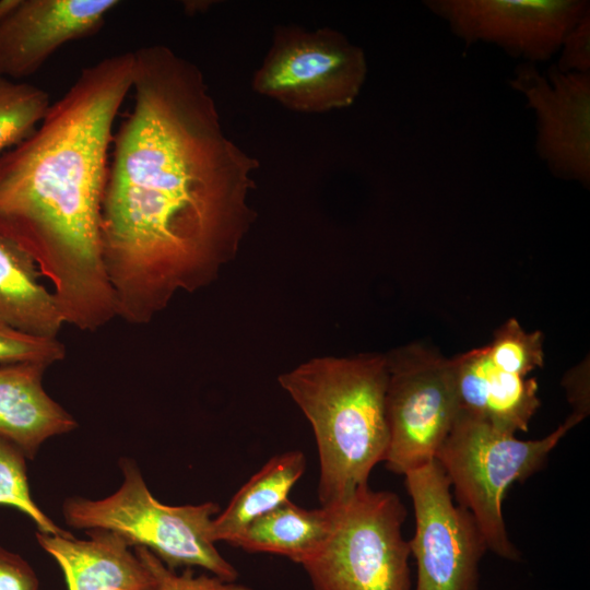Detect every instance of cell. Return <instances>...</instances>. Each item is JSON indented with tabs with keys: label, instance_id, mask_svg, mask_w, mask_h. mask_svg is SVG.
<instances>
[{
	"label": "cell",
	"instance_id": "cb8c5ba5",
	"mask_svg": "<svg viewBox=\"0 0 590 590\" xmlns=\"http://www.w3.org/2000/svg\"><path fill=\"white\" fill-rule=\"evenodd\" d=\"M555 67L560 72L590 73V10L567 33Z\"/></svg>",
	"mask_w": 590,
	"mask_h": 590
},
{
	"label": "cell",
	"instance_id": "8fae6325",
	"mask_svg": "<svg viewBox=\"0 0 590 590\" xmlns=\"http://www.w3.org/2000/svg\"><path fill=\"white\" fill-rule=\"evenodd\" d=\"M509 85L536 117L535 149L557 178L590 182V73L560 72L551 64L516 66Z\"/></svg>",
	"mask_w": 590,
	"mask_h": 590
},
{
	"label": "cell",
	"instance_id": "5bb4252c",
	"mask_svg": "<svg viewBox=\"0 0 590 590\" xmlns=\"http://www.w3.org/2000/svg\"><path fill=\"white\" fill-rule=\"evenodd\" d=\"M88 539L37 532L38 544L58 563L69 590H156L146 565L119 535L101 529Z\"/></svg>",
	"mask_w": 590,
	"mask_h": 590
},
{
	"label": "cell",
	"instance_id": "ffe728a7",
	"mask_svg": "<svg viewBox=\"0 0 590 590\" xmlns=\"http://www.w3.org/2000/svg\"><path fill=\"white\" fill-rule=\"evenodd\" d=\"M26 456L11 440L0 435V506L15 508L37 527V532L69 536L34 502L27 477Z\"/></svg>",
	"mask_w": 590,
	"mask_h": 590
},
{
	"label": "cell",
	"instance_id": "9c48e42d",
	"mask_svg": "<svg viewBox=\"0 0 590 590\" xmlns=\"http://www.w3.org/2000/svg\"><path fill=\"white\" fill-rule=\"evenodd\" d=\"M404 476L415 516L413 590H477L487 545L471 512L455 504L445 471L434 459Z\"/></svg>",
	"mask_w": 590,
	"mask_h": 590
},
{
	"label": "cell",
	"instance_id": "5b68a950",
	"mask_svg": "<svg viewBox=\"0 0 590 590\" xmlns=\"http://www.w3.org/2000/svg\"><path fill=\"white\" fill-rule=\"evenodd\" d=\"M582 418L573 413L544 438L521 440L459 412L435 460L448 476L458 505L475 519L487 550L505 559H519L503 518L506 492L515 482L539 471L548 453Z\"/></svg>",
	"mask_w": 590,
	"mask_h": 590
},
{
	"label": "cell",
	"instance_id": "277c9868",
	"mask_svg": "<svg viewBox=\"0 0 590 590\" xmlns=\"http://www.w3.org/2000/svg\"><path fill=\"white\" fill-rule=\"evenodd\" d=\"M120 487L101 499L69 497L63 502L66 523L74 529L106 530L132 548L144 547L167 567H201L211 575L235 581L237 570L210 539L211 522L220 514L213 502L169 506L150 492L137 463L122 458Z\"/></svg>",
	"mask_w": 590,
	"mask_h": 590
},
{
	"label": "cell",
	"instance_id": "52a82bcc",
	"mask_svg": "<svg viewBox=\"0 0 590 590\" xmlns=\"http://www.w3.org/2000/svg\"><path fill=\"white\" fill-rule=\"evenodd\" d=\"M367 72L364 50L341 32L279 25L251 86L290 110L321 114L350 107Z\"/></svg>",
	"mask_w": 590,
	"mask_h": 590
},
{
	"label": "cell",
	"instance_id": "d4e9b609",
	"mask_svg": "<svg viewBox=\"0 0 590 590\" xmlns=\"http://www.w3.org/2000/svg\"><path fill=\"white\" fill-rule=\"evenodd\" d=\"M38 579L20 555L0 546V590H38Z\"/></svg>",
	"mask_w": 590,
	"mask_h": 590
},
{
	"label": "cell",
	"instance_id": "7402d4cb",
	"mask_svg": "<svg viewBox=\"0 0 590 590\" xmlns=\"http://www.w3.org/2000/svg\"><path fill=\"white\" fill-rule=\"evenodd\" d=\"M66 357V346L58 339L24 334L0 323V364L38 362L48 366Z\"/></svg>",
	"mask_w": 590,
	"mask_h": 590
},
{
	"label": "cell",
	"instance_id": "4fadbf2b",
	"mask_svg": "<svg viewBox=\"0 0 590 590\" xmlns=\"http://www.w3.org/2000/svg\"><path fill=\"white\" fill-rule=\"evenodd\" d=\"M459 412L515 435L527 432L540 406L535 378L497 367L487 345L450 358Z\"/></svg>",
	"mask_w": 590,
	"mask_h": 590
},
{
	"label": "cell",
	"instance_id": "30bf717a",
	"mask_svg": "<svg viewBox=\"0 0 590 590\" xmlns=\"http://www.w3.org/2000/svg\"><path fill=\"white\" fill-rule=\"evenodd\" d=\"M424 5L467 46L494 44L536 64L559 51L571 27L590 10L586 0H426Z\"/></svg>",
	"mask_w": 590,
	"mask_h": 590
},
{
	"label": "cell",
	"instance_id": "ac0fdd59",
	"mask_svg": "<svg viewBox=\"0 0 590 590\" xmlns=\"http://www.w3.org/2000/svg\"><path fill=\"white\" fill-rule=\"evenodd\" d=\"M306 469L302 451H286L272 457L233 496L225 510L212 520L213 543H229L251 521L288 499V493Z\"/></svg>",
	"mask_w": 590,
	"mask_h": 590
},
{
	"label": "cell",
	"instance_id": "6da1fadb",
	"mask_svg": "<svg viewBox=\"0 0 590 590\" xmlns=\"http://www.w3.org/2000/svg\"><path fill=\"white\" fill-rule=\"evenodd\" d=\"M132 54L133 103L113 139L101 245L117 317L146 324L235 259L257 217L260 164L225 134L198 66L165 45Z\"/></svg>",
	"mask_w": 590,
	"mask_h": 590
},
{
	"label": "cell",
	"instance_id": "e0dca14e",
	"mask_svg": "<svg viewBox=\"0 0 590 590\" xmlns=\"http://www.w3.org/2000/svg\"><path fill=\"white\" fill-rule=\"evenodd\" d=\"M329 529L328 508L308 510L286 499L251 521L228 544L251 553L286 556L303 565L323 544Z\"/></svg>",
	"mask_w": 590,
	"mask_h": 590
},
{
	"label": "cell",
	"instance_id": "8992f818",
	"mask_svg": "<svg viewBox=\"0 0 590 590\" xmlns=\"http://www.w3.org/2000/svg\"><path fill=\"white\" fill-rule=\"evenodd\" d=\"M324 507L329 533L303 564L316 590H412L398 495L367 484Z\"/></svg>",
	"mask_w": 590,
	"mask_h": 590
},
{
	"label": "cell",
	"instance_id": "603a6c76",
	"mask_svg": "<svg viewBox=\"0 0 590 590\" xmlns=\"http://www.w3.org/2000/svg\"><path fill=\"white\" fill-rule=\"evenodd\" d=\"M133 550L154 575L157 582L156 590H253L248 586L224 580L214 575L196 576L191 568L177 574L149 550L144 547H133Z\"/></svg>",
	"mask_w": 590,
	"mask_h": 590
},
{
	"label": "cell",
	"instance_id": "ba28073f",
	"mask_svg": "<svg viewBox=\"0 0 590 590\" xmlns=\"http://www.w3.org/2000/svg\"><path fill=\"white\" fill-rule=\"evenodd\" d=\"M386 356L385 462L391 472L404 475L435 459L459 415V403L450 358L420 344Z\"/></svg>",
	"mask_w": 590,
	"mask_h": 590
},
{
	"label": "cell",
	"instance_id": "3957f363",
	"mask_svg": "<svg viewBox=\"0 0 590 590\" xmlns=\"http://www.w3.org/2000/svg\"><path fill=\"white\" fill-rule=\"evenodd\" d=\"M278 380L312 427L321 506L367 485L389 446L386 354L318 356L281 374Z\"/></svg>",
	"mask_w": 590,
	"mask_h": 590
},
{
	"label": "cell",
	"instance_id": "9a60e30c",
	"mask_svg": "<svg viewBox=\"0 0 590 590\" xmlns=\"http://www.w3.org/2000/svg\"><path fill=\"white\" fill-rule=\"evenodd\" d=\"M49 366L38 362L0 364V435L33 459L49 438L74 430L75 418L45 390Z\"/></svg>",
	"mask_w": 590,
	"mask_h": 590
},
{
	"label": "cell",
	"instance_id": "484cf974",
	"mask_svg": "<svg viewBox=\"0 0 590 590\" xmlns=\"http://www.w3.org/2000/svg\"><path fill=\"white\" fill-rule=\"evenodd\" d=\"M17 0H1L0 1V20L15 5Z\"/></svg>",
	"mask_w": 590,
	"mask_h": 590
},
{
	"label": "cell",
	"instance_id": "7c38bea8",
	"mask_svg": "<svg viewBox=\"0 0 590 590\" xmlns=\"http://www.w3.org/2000/svg\"><path fill=\"white\" fill-rule=\"evenodd\" d=\"M116 0H17L0 20V76L37 72L63 45L97 33Z\"/></svg>",
	"mask_w": 590,
	"mask_h": 590
},
{
	"label": "cell",
	"instance_id": "44dd1931",
	"mask_svg": "<svg viewBox=\"0 0 590 590\" xmlns=\"http://www.w3.org/2000/svg\"><path fill=\"white\" fill-rule=\"evenodd\" d=\"M487 350L497 367L521 377H527L544 363L542 332H526L514 318L496 330Z\"/></svg>",
	"mask_w": 590,
	"mask_h": 590
},
{
	"label": "cell",
	"instance_id": "7a4b0ae2",
	"mask_svg": "<svg viewBox=\"0 0 590 590\" xmlns=\"http://www.w3.org/2000/svg\"><path fill=\"white\" fill-rule=\"evenodd\" d=\"M133 54L84 68L36 130L0 155V235L46 278L64 323L95 332L117 317L101 245L113 128Z\"/></svg>",
	"mask_w": 590,
	"mask_h": 590
},
{
	"label": "cell",
	"instance_id": "2e32d148",
	"mask_svg": "<svg viewBox=\"0 0 590 590\" xmlns=\"http://www.w3.org/2000/svg\"><path fill=\"white\" fill-rule=\"evenodd\" d=\"M33 259L0 235V323L42 339H57L64 319Z\"/></svg>",
	"mask_w": 590,
	"mask_h": 590
},
{
	"label": "cell",
	"instance_id": "d6986e66",
	"mask_svg": "<svg viewBox=\"0 0 590 590\" xmlns=\"http://www.w3.org/2000/svg\"><path fill=\"white\" fill-rule=\"evenodd\" d=\"M50 105L45 90L0 76V155L34 132Z\"/></svg>",
	"mask_w": 590,
	"mask_h": 590
}]
</instances>
